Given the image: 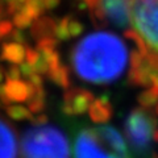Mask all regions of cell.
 <instances>
[{"label":"cell","mask_w":158,"mask_h":158,"mask_svg":"<svg viewBox=\"0 0 158 158\" xmlns=\"http://www.w3.org/2000/svg\"><path fill=\"white\" fill-rule=\"evenodd\" d=\"M128 148L124 137L113 127H87L75 137L74 158H131Z\"/></svg>","instance_id":"2"},{"label":"cell","mask_w":158,"mask_h":158,"mask_svg":"<svg viewBox=\"0 0 158 158\" xmlns=\"http://www.w3.org/2000/svg\"><path fill=\"white\" fill-rule=\"evenodd\" d=\"M127 141L136 152L145 154L158 142V124L156 117L144 108L129 113L125 120Z\"/></svg>","instance_id":"5"},{"label":"cell","mask_w":158,"mask_h":158,"mask_svg":"<svg viewBox=\"0 0 158 158\" xmlns=\"http://www.w3.org/2000/svg\"><path fill=\"white\" fill-rule=\"evenodd\" d=\"M131 25L148 50L158 56V0H133Z\"/></svg>","instance_id":"4"},{"label":"cell","mask_w":158,"mask_h":158,"mask_svg":"<svg viewBox=\"0 0 158 158\" xmlns=\"http://www.w3.org/2000/svg\"><path fill=\"white\" fill-rule=\"evenodd\" d=\"M23 158H70V145L59 128L48 124L32 127L21 141Z\"/></svg>","instance_id":"3"},{"label":"cell","mask_w":158,"mask_h":158,"mask_svg":"<svg viewBox=\"0 0 158 158\" xmlns=\"http://www.w3.org/2000/svg\"><path fill=\"white\" fill-rule=\"evenodd\" d=\"M133 0H96V9L108 24L125 28L131 24Z\"/></svg>","instance_id":"6"},{"label":"cell","mask_w":158,"mask_h":158,"mask_svg":"<svg viewBox=\"0 0 158 158\" xmlns=\"http://www.w3.org/2000/svg\"><path fill=\"white\" fill-rule=\"evenodd\" d=\"M128 59V48L120 37L110 32H94L75 45L71 66L83 82L110 85L124 75Z\"/></svg>","instance_id":"1"},{"label":"cell","mask_w":158,"mask_h":158,"mask_svg":"<svg viewBox=\"0 0 158 158\" xmlns=\"http://www.w3.org/2000/svg\"><path fill=\"white\" fill-rule=\"evenodd\" d=\"M17 135L6 117L0 115V158H17Z\"/></svg>","instance_id":"7"}]
</instances>
